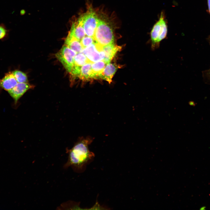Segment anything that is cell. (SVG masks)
I'll list each match as a JSON object with an SVG mask.
<instances>
[{
  "instance_id": "cell-1",
  "label": "cell",
  "mask_w": 210,
  "mask_h": 210,
  "mask_svg": "<svg viewBox=\"0 0 210 210\" xmlns=\"http://www.w3.org/2000/svg\"><path fill=\"white\" fill-rule=\"evenodd\" d=\"M93 139L88 136L81 138L70 150H68V160L64 165L66 169L71 167L76 172L84 171L86 166L92 161L94 154L90 151L88 146L92 142Z\"/></svg>"
},
{
  "instance_id": "cell-2",
  "label": "cell",
  "mask_w": 210,
  "mask_h": 210,
  "mask_svg": "<svg viewBox=\"0 0 210 210\" xmlns=\"http://www.w3.org/2000/svg\"><path fill=\"white\" fill-rule=\"evenodd\" d=\"M167 26L164 13L162 12L158 20L153 26L150 33L151 49L154 50L159 48L160 42L166 38Z\"/></svg>"
},
{
  "instance_id": "cell-3",
  "label": "cell",
  "mask_w": 210,
  "mask_h": 210,
  "mask_svg": "<svg viewBox=\"0 0 210 210\" xmlns=\"http://www.w3.org/2000/svg\"><path fill=\"white\" fill-rule=\"evenodd\" d=\"M77 53L64 45L55 54L56 58L70 73L74 65V57Z\"/></svg>"
},
{
  "instance_id": "cell-4",
  "label": "cell",
  "mask_w": 210,
  "mask_h": 210,
  "mask_svg": "<svg viewBox=\"0 0 210 210\" xmlns=\"http://www.w3.org/2000/svg\"><path fill=\"white\" fill-rule=\"evenodd\" d=\"M81 52L86 56L89 62L92 63L103 60L105 57L103 47L96 42L83 49Z\"/></svg>"
},
{
  "instance_id": "cell-5",
  "label": "cell",
  "mask_w": 210,
  "mask_h": 210,
  "mask_svg": "<svg viewBox=\"0 0 210 210\" xmlns=\"http://www.w3.org/2000/svg\"><path fill=\"white\" fill-rule=\"evenodd\" d=\"M34 87V85L30 84L28 83H18L14 88L8 92L16 104L19 99L27 90L33 88Z\"/></svg>"
},
{
  "instance_id": "cell-6",
  "label": "cell",
  "mask_w": 210,
  "mask_h": 210,
  "mask_svg": "<svg viewBox=\"0 0 210 210\" xmlns=\"http://www.w3.org/2000/svg\"><path fill=\"white\" fill-rule=\"evenodd\" d=\"M18 82L12 72L9 71L0 79V87L4 90L8 91L14 88Z\"/></svg>"
},
{
  "instance_id": "cell-7",
  "label": "cell",
  "mask_w": 210,
  "mask_h": 210,
  "mask_svg": "<svg viewBox=\"0 0 210 210\" xmlns=\"http://www.w3.org/2000/svg\"><path fill=\"white\" fill-rule=\"evenodd\" d=\"M121 46L114 43L109 44L103 47V50L105 53L103 61L106 64L110 63L117 52L121 49Z\"/></svg>"
},
{
  "instance_id": "cell-8",
  "label": "cell",
  "mask_w": 210,
  "mask_h": 210,
  "mask_svg": "<svg viewBox=\"0 0 210 210\" xmlns=\"http://www.w3.org/2000/svg\"><path fill=\"white\" fill-rule=\"evenodd\" d=\"M118 68L119 66L115 64L109 63L107 64L100 76L99 78L104 79L110 83Z\"/></svg>"
},
{
  "instance_id": "cell-9",
  "label": "cell",
  "mask_w": 210,
  "mask_h": 210,
  "mask_svg": "<svg viewBox=\"0 0 210 210\" xmlns=\"http://www.w3.org/2000/svg\"><path fill=\"white\" fill-rule=\"evenodd\" d=\"M64 45L77 53L81 52L83 49L80 41L69 34L65 39Z\"/></svg>"
},
{
  "instance_id": "cell-10",
  "label": "cell",
  "mask_w": 210,
  "mask_h": 210,
  "mask_svg": "<svg viewBox=\"0 0 210 210\" xmlns=\"http://www.w3.org/2000/svg\"><path fill=\"white\" fill-rule=\"evenodd\" d=\"M106 64L103 60L92 63L91 65L92 79H100V76Z\"/></svg>"
},
{
  "instance_id": "cell-11",
  "label": "cell",
  "mask_w": 210,
  "mask_h": 210,
  "mask_svg": "<svg viewBox=\"0 0 210 210\" xmlns=\"http://www.w3.org/2000/svg\"><path fill=\"white\" fill-rule=\"evenodd\" d=\"M92 63L88 62L81 66L80 73L79 78L81 80L86 81L92 79L91 65Z\"/></svg>"
},
{
  "instance_id": "cell-12",
  "label": "cell",
  "mask_w": 210,
  "mask_h": 210,
  "mask_svg": "<svg viewBox=\"0 0 210 210\" xmlns=\"http://www.w3.org/2000/svg\"><path fill=\"white\" fill-rule=\"evenodd\" d=\"M89 62L86 56L81 52L77 53L74 57V65L77 66H82Z\"/></svg>"
},
{
  "instance_id": "cell-13",
  "label": "cell",
  "mask_w": 210,
  "mask_h": 210,
  "mask_svg": "<svg viewBox=\"0 0 210 210\" xmlns=\"http://www.w3.org/2000/svg\"><path fill=\"white\" fill-rule=\"evenodd\" d=\"M12 72L18 83H28L27 77L25 73L18 70Z\"/></svg>"
},
{
  "instance_id": "cell-14",
  "label": "cell",
  "mask_w": 210,
  "mask_h": 210,
  "mask_svg": "<svg viewBox=\"0 0 210 210\" xmlns=\"http://www.w3.org/2000/svg\"><path fill=\"white\" fill-rule=\"evenodd\" d=\"M80 42L83 49L96 42L94 38V36H89L85 35V34L84 36L80 41Z\"/></svg>"
},
{
  "instance_id": "cell-15",
  "label": "cell",
  "mask_w": 210,
  "mask_h": 210,
  "mask_svg": "<svg viewBox=\"0 0 210 210\" xmlns=\"http://www.w3.org/2000/svg\"><path fill=\"white\" fill-rule=\"evenodd\" d=\"M9 30L3 23L0 24V40H4L8 36Z\"/></svg>"
},
{
  "instance_id": "cell-16",
  "label": "cell",
  "mask_w": 210,
  "mask_h": 210,
  "mask_svg": "<svg viewBox=\"0 0 210 210\" xmlns=\"http://www.w3.org/2000/svg\"><path fill=\"white\" fill-rule=\"evenodd\" d=\"M206 76L208 80L210 81V68L206 71L205 72Z\"/></svg>"
},
{
  "instance_id": "cell-17",
  "label": "cell",
  "mask_w": 210,
  "mask_h": 210,
  "mask_svg": "<svg viewBox=\"0 0 210 210\" xmlns=\"http://www.w3.org/2000/svg\"><path fill=\"white\" fill-rule=\"evenodd\" d=\"M208 8L209 12L210 13V0H208Z\"/></svg>"
}]
</instances>
